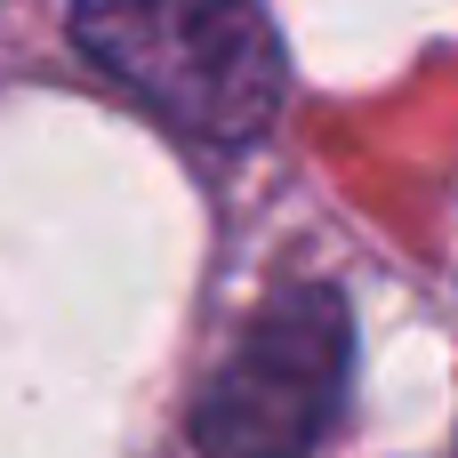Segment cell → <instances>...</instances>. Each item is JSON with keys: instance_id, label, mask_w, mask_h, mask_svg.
I'll return each instance as SVG.
<instances>
[{"instance_id": "6da1fadb", "label": "cell", "mask_w": 458, "mask_h": 458, "mask_svg": "<svg viewBox=\"0 0 458 458\" xmlns=\"http://www.w3.org/2000/svg\"><path fill=\"white\" fill-rule=\"evenodd\" d=\"M72 40L201 145H250L282 113V40L258 0H81Z\"/></svg>"}, {"instance_id": "7a4b0ae2", "label": "cell", "mask_w": 458, "mask_h": 458, "mask_svg": "<svg viewBox=\"0 0 458 458\" xmlns=\"http://www.w3.org/2000/svg\"><path fill=\"white\" fill-rule=\"evenodd\" d=\"M354 370V322L330 282H290L233 338L225 370L193 403V443L209 458H306Z\"/></svg>"}]
</instances>
